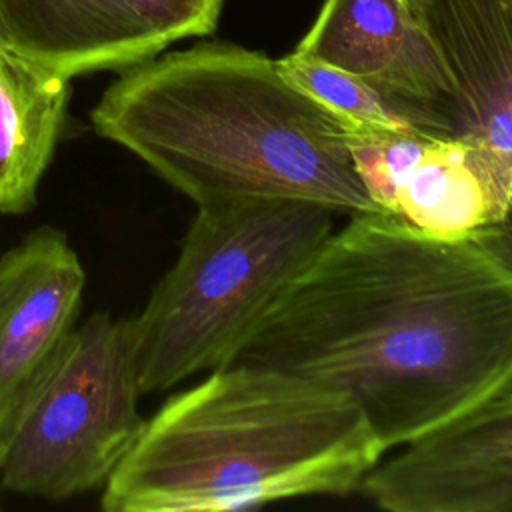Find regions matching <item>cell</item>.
<instances>
[{
    "label": "cell",
    "mask_w": 512,
    "mask_h": 512,
    "mask_svg": "<svg viewBox=\"0 0 512 512\" xmlns=\"http://www.w3.org/2000/svg\"><path fill=\"white\" fill-rule=\"evenodd\" d=\"M352 400L384 450L512 390V272L382 212L334 230L226 364Z\"/></svg>",
    "instance_id": "6da1fadb"
},
{
    "label": "cell",
    "mask_w": 512,
    "mask_h": 512,
    "mask_svg": "<svg viewBox=\"0 0 512 512\" xmlns=\"http://www.w3.org/2000/svg\"><path fill=\"white\" fill-rule=\"evenodd\" d=\"M90 122L196 206L266 198L380 212L354 168L348 126L262 52H160L122 70Z\"/></svg>",
    "instance_id": "7a4b0ae2"
},
{
    "label": "cell",
    "mask_w": 512,
    "mask_h": 512,
    "mask_svg": "<svg viewBox=\"0 0 512 512\" xmlns=\"http://www.w3.org/2000/svg\"><path fill=\"white\" fill-rule=\"evenodd\" d=\"M384 446L336 390L258 366L168 398L104 482L108 512H224L360 490Z\"/></svg>",
    "instance_id": "3957f363"
},
{
    "label": "cell",
    "mask_w": 512,
    "mask_h": 512,
    "mask_svg": "<svg viewBox=\"0 0 512 512\" xmlns=\"http://www.w3.org/2000/svg\"><path fill=\"white\" fill-rule=\"evenodd\" d=\"M336 214L304 200L198 206L176 262L128 318L142 394L226 366L334 232Z\"/></svg>",
    "instance_id": "277c9868"
},
{
    "label": "cell",
    "mask_w": 512,
    "mask_h": 512,
    "mask_svg": "<svg viewBox=\"0 0 512 512\" xmlns=\"http://www.w3.org/2000/svg\"><path fill=\"white\" fill-rule=\"evenodd\" d=\"M140 394L128 318L92 314L16 420L2 448V486L44 500L104 486L144 426Z\"/></svg>",
    "instance_id": "5b68a950"
},
{
    "label": "cell",
    "mask_w": 512,
    "mask_h": 512,
    "mask_svg": "<svg viewBox=\"0 0 512 512\" xmlns=\"http://www.w3.org/2000/svg\"><path fill=\"white\" fill-rule=\"evenodd\" d=\"M348 148L376 208L426 234L472 240L510 208L512 172L474 136L348 130Z\"/></svg>",
    "instance_id": "8992f818"
},
{
    "label": "cell",
    "mask_w": 512,
    "mask_h": 512,
    "mask_svg": "<svg viewBox=\"0 0 512 512\" xmlns=\"http://www.w3.org/2000/svg\"><path fill=\"white\" fill-rule=\"evenodd\" d=\"M360 492L392 512H512V390L406 444Z\"/></svg>",
    "instance_id": "52a82bcc"
},
{
    "label": "cell",
    "mask_w": 512,
    "mask_h": 512,
    "mask_svg": "<svg viewBox=\"0 0 512 512\" xmlns=\"http://www.w3.org/2000/svg\"><path fill=\"white\" fill-rule=\"evenodd\" d=\"M84 282L66 234L48 224L0 256V450L76 328Z\"/></svg>",
    "instance_id": "ba28073f"
},
{
    "label": "cell",
    "mask_w": 512,
    "mask_h": 512,
    "mask_svg": "<svg viewBox=\"0 0 512 512\" xmlns=\"http://www.w3.org/2000/svg\"><path fill=\"white\" fill-rule=\"evenodd\" d=\"M296 52L436 106L452 120L454 80L428 20V0H326Z\"/></svg>",
    "instance_id": "9c48e42d"
},
{
    "label": "cell",
    "mask_w": 512,
    "mask_h": 512,
    "mask_svg": "<svg viewBox=\"0 0 512 512\" xmlns=\"http://www.w3.org/2000/svg\"><path fill=\"white\" fill-rule=\"evenodd\" d=\"M428 20L454 80L452 124L512 172V12L508 0H428ZM512 272V202L472 238Z\"/></svg>",
    "instance_id": "30bf717a"
},
{
    "label": "cell",
    "mask_w": 512,
    "mask_h": 512,
    "mask_svg": "<svg viewBox=\"0 0 512 512\" xmlns=\"http://www.w3.org/2000/svg\"><path fill=\"white\" fill-rule=\"evenodd\" d=\"M0 40L68 80L126 70L166 50L124 0H0Z\"/></svg>",
    "instance_id": "8fae6325"
},
{
    "label": "cell",
    "mask_w": 512,
    "mask_h": 512,
    "mask_svg": "<svg viewBox=\"0 0 512 512\" xmlns=\"http://www.w3.org/2000/svg\"><path fill=\"white\" fill-rule=\"evenodd\" d=\"M70 80L0 44V214H22L66 130Z\"/></svg>",
    "instance_id": "7c38bea8"
},
{
    "label": "cell",
    "mask_w": 512,
    "mask_h": 512,
    "mask_svg": "<svg viewBox=\"0 0 512 512\" xmlns=\"http://www.w3.org/2000/svg\"><path fill=\"white\" fill-rule=\"evenodd\" d=\"M282 74L320 106L338 116L352 132L420 130L428 134H454L444 110L412 102L380 90L378 86L302 52L278 60Z\"/></svg>",
    "instance_id": "4fadbf2b"
},
{
    "label": "cell",
    "mask_w": 512,
    "mask_h": 512,
    "mask_svg": "<svg viewBox=\"0 0 512 512\" xmlns=\"http://www.w3.org/2000/svg\"><path fill=\"white\" fill-rule=\"evenodd\" d=\"M150 32L170 44L214 32L224 0H124Z\"/></svg>",
    "instance_id": "5bb4252c"
},
{
    "label": "cell",
    "mask_w": 512,
    "mask_h": 512,
    "mask_svg": "<svg viewBox=\"0 0 512 512\" xmlns=\"http://www.w3.org/2000/svg\"><path fill=\"white\" fill-rule=\"evenodd\" d=\"M508 6H510V12H512V0H508Z\"/></svg>",
    "instance_id": "9a60e30c"
},
{
    "label": "cell",
    "mask_w": 512,
    "mask_h": 512,
    "mask_svg": "<svg viewBox=\"0 0 512 512\" xmlns=\"http://www.w3.org/2000/svg\"><path fill=\"white\" fill-rule=\"evenodd\" d=\"M0 458H2V450H0Z\"/></svg>",
    "instance_id": "2e32d148"
}]
</instances>
